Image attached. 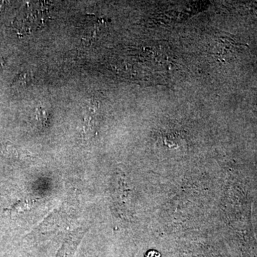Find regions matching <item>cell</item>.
Listing matches in <instances>:
<instances>
[{"mask_svg": "<svg viewBox=\"0 0 257 257\" xmlns=\"http://www.w3.org/2000/svg\"><path fill=\"white\" fill-rule=\"evenodd\" d=\"M85 233L86 230L81 228L70 233L64 240L63 244L56 257H74L77 246Z\"/></svg>", "mask_w": 257, "mask_h": 257, "instance_id": "2", "label": "cell"}, {"mask_svg": "<svg viewBox=\"0 0 257 257\" xmlns=\"http://www.w3.org/2000/svg\"><path fill=\"white\" fill-rule=\"evenodd\" d=\"M29 79H30V77H29L28 74H20V75H19L18 77H17V78L15 79L14 82H13V85L16 87H24V86L27 85V84H28Z\"/></svg>", "mask_w": 257, "mask_h": 257, "instance_id": "3", "label": "cell"}, {"mask_svg": "<svg viewBox=\"0 0 257 257\" xmlns=\"http://www.w3.org/2000/svg\"><path fill=\"white\" fill-rule=\"evenodd\" d=\"M242 46L245 45L235 41L231 37H221L219 39L214 48V55L218 60L226 62L232 60L237 55Z\"/></svg>", "mask_w": 257, "mask_h": 257, "instance_id": "1", "label": "cell"}]
</instances>
